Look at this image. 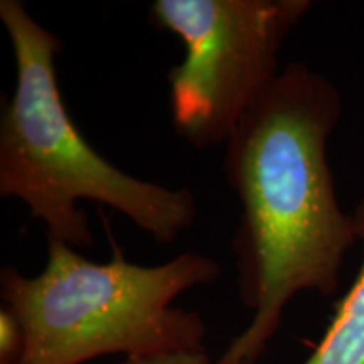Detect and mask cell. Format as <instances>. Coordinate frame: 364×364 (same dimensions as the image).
<instances>
[{"label":"cell","instance_id":"obj_6","mask_svg":"<svg viewBox=\"0 0 364 364\" xmlns=\"http://www.w3.org/2000/svg\"><path fill=\"white\" fill-rule=\"evenodd\" d=\"M26 331L11 309L0 307V364H21L26 354Z\"/></svg>","mask_w":364,"mask_h":364},{"label":"cell","instance_id":"obj_3","mask_svg":"<svg viewBox=\"0 0 364 364\" xmlns=\"http://www.w3.org/2000/svg\"><path fill=\"white\" fill-rule=\"evenodd\" d=\"M220 275V263L201 253L145 267L113 245L110 262L100 263L48 236L44 270L27 277L4 265L0 297L26 331L21 364H83L117 353L206 351L203 317L174 300Z\"/></svg>","mask_w":364,"mask_h":364},{"label":"cell","instance_id":"obj_4","mask_svg":"<svg viewBox=\"0 0 364 364\" xmlns=\"http://www.w3.org/2000/svg\"><path fill=\"white\" fill-rule=\"evenodd\" d=\"M309 0H154L150 24L184 46L167 71L172 125L196 149L226 145L279 71Z\"/></svg>","mask_w":364,"mask_h":364},{"label":"cell","instance_id":"obj_5","mask_svg":"<svg viewBox=\"0 0 364 364\" xmlns=\"http://www.w3.org/2000/svg\"><path fill=\"white\" fill-rule=\"evenodd\" d=\"M353 218L358 241L363 243V262L324 336L304 364H364V198Z\"/></svg>","mask_w":364,"mask_h":364},{"label":"cell","instance_id":"obj_7","mask_svg":"<svg viewBox=\"0 0 364 364\" xmlns=\"http://www.w3.org/2000/svg\"><path fill=\"white\" fill-rule=\"evenodd\" d=\"M117 364H215L206 351H172L150 354V356H132Z\"/></svg>","mask_w":364,"mask_h":364},{"label":"cell","instance_id":"obj_1","mask_svg":"<svg viewBox=\"0 0 364 364\" xmlns=\"http://www.w3.org/2000/svg\"><path fill=\"white\" fill-rule=\"evenodd\" d=\"M343 100L329 78L290 63L225 145L223 172L241 204L231 240L238 297L253 318L215 364H255L299 292L329 297L358 241L327 162Z\"/></svg>","mask_w":364,"mask_h":364},{"label":"cell","instance_id":"obj_2","mask_svg":"<svg viewBox=\"0 0 364 364\" xmlns=\"http://www.w3.org/2000/svg\"><path fill=\"white\" fill-rule=\"evenodd\" d=\"M0 22L16 59V88L0 115V196L21 199L48 236L73 248L93 247L81 199L122 213L162 245L189 230L198 216L193 191L136 179L81 135L58 83L61 39L22 0H0Z\"/></svg>","mask_w":364,"mask_h":364}]
</instances>
